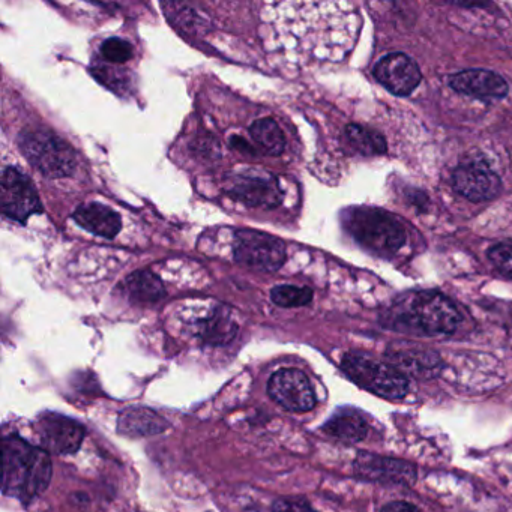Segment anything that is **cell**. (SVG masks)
Instances as JSON below:
<instances>
[{
  "mask_svg": "<svg viewBox=\"0 0 512 512\" xmlns=\"http://www.w3.org/2000/svg\"><path fill=\"white\" fill-rule=\"evenodd\" d=\"M272 512H316L313 506L299 497H284L272 506Z\"/></svg>",
  "mask_w": 512,
  "mask_h": 512,
  "instance_id": "4316f807",
  "label": "cell"
},
{
  "mask_svg": "<svg viewBox=\"0 0 512 512\" xmlns=\"http://www.w3.org/2000/svg\"><path fill=\"white\" fill-rule=\"evenodd\" d=\"M233 257L254 271L275 272L286 262V245L268 233L242 229L235 235Z\"/></svg>",
  "mask_w": 512,
  "mask_h": 512,
  "instance_id": "52a82bcc",
  "label": "cell"
},
{
  "mask_svg": "<svg viewBox=\"0 0 512 512\" xmlns=\"http://www.w3.org/2000/svg\"><path fill=\"white\" fill-rule=\"evenodd\" d=\"M52 479V461L43 448L32 446L17 436L4 439L5 496L31 502L44 493Z\"/></svg>",
  "mask_w": 512,
  "mask_h": 512,
  "instance_id": "3957f363",
  "label": "cell"
},
{
  "mask_svg": "<svg viewBox=\"0 0 512 512\" xmlns=\"http://www.w3.org/2000/svg\"><path fill=\"white\" fill-rule=\"evenodd\" d=\"M346 137L349 139L350 145L365 157H377V155H383L388 151L385 137L377 131L362 127V125H347Z\"/></svg>",
  "mask_w": 512,
  "mask_h": 512,
  "instance_id": "603a6c76",
  "label": "cell"
},
{
  "mask_svg": "<svg viewBox=\"0 0 512 512\" xmlns=\"http://www.w3.org/2000/svg\"><path fill=\"white\" fill-rule=\"evenodd\" d=\"M85 433L82 424L58 413H46L35 425V434L41 448L53 454H73L79 451Z\"/></svg>",
  "mask_w": 512,
  "mask_h": 512,
  "instance_id": "30bf717a",
  "label": "cell"
},
{
  "mask_svg": "<svg viewBox=\"0 0 512 512\" xmlns=\"http://www.w3.org/2000/svg\"><path fill=\"white\" fill-rule=\"evenodd\" d=\"M449 86L458 94L481 101L502 100L508 95L509 86L500 74L488 70H466L452 74Z\"/></svg>",
  "mask_w": 512,
  "mask_h": 512,
  "instance_id": "9a60e30c",
  "label": "cell"
},
{
  "mask_svg": "<svg viewBox=\"0 0 512 512\" xmlns=\"http://www.w3.org/2000/svg\"><path fill=\"white\" fill-rule=\"evenodd\" d=\"M380 512H421L409 502H391L383 506Z\"/></svg>",
  "mask_w": 512,
  "mask_h": 512,
  "instance_id": "83f0119b",
  "label": "cell"
},
{
  "mask_svg": "<svg viewBox=\"0 0 512 512\" xmlns=\"http://www.w3.org/2000/svg\"><path fill=\"white\" fill-rule=\"evenodd\" d=\"M238 325L226 308L220 307L214 313L197 323V334L208 344H226L235 338Z\"/></svg>",
  "mask_w": 512,
  "mask_h": 512,
  "instance_id": "d6986e66",
  "label": "cell"
},
{
  "mask_svg": "<svg viewBox=\"0 0 512 512\" xmlns=\"http://www.w3.org/2000/svg\"><path fill=\"white\" fill-rule=\"evenodd\" d=\"M377 82L397 97H409L422 80L418 64L404 53H391L374 67Z\"/></svg>",
  "mask_w": 512,
  "mask_h": 512,
  "instance_id": "4fadbf2b",
  "label": "cell"
},
{
  "mask_svg": "<svg viewBox=\"0 0 512 512\" xmlns=\"http://www.w3.org/2000/svg\"><path fill=\"white\" fill-rule=\"evenodd\" d=\"M101 55L112 64H125L133 58V46L121 38H109L101 46Z\"/></svg>",
  "mask_w": 512,
  "mask_h": 512,
  "instance_id": "d4e9b609",
  "label": "cell"
},
{
  "mask_svg": "<svg viewBox=\"0 0 512 512\" xmlns=\"http://www.w3.org/2000/svg\"><path fill=\"white\" fill-rule=\"evenodd\" d=\"M229 194L233 199L254 208H275L283 200L277 179L268 172L247 170L232 179Z\"/></svg>",
  "mask_w": 512,
  "mask_h": 512,
  "instance_id": "8fae6325",
  "label": "cell"
},
{
  "mask_svg": "<svg viewBox=\"0 0 512 512\" xmlns=\"http://www.w3.org/2000/svg\"><path fill=\"white\" fill-rule=\"evenodd\" d=\"M127 292L131 298L142 302H157L166 295L163 283L151 271H137L127 278Z\"/></svg>",
  "mask_w": 512,
  "mask_h": 512,
  "instance_id": "7402d4cb",
  "label": "cell"
},
{
  "mask_svg": "<svg viewBox=\"0 0 512 512\" xmlns=\"http://www.w3.org/2000/svg\"><path fill=\"white\" fill-rule=\"evenodd\" d=\"M452 187L469 202L481 203L499 196L502 181L490 167L475 161L461 164L452 172Z\"/></svg>",
  "mask_w": 512,
  "mask_h": 512,
  "instance_id": "7c38bea8",
  "label": "cell"
},
{
  "mask_svg": "<svg viewBox=\"0 0 512 512\" xmlns=\"http://www.w3.org/2000/svg\"><path fill=\"white\" fill-rule=\"evenodd\" d=\"M268 394L289 412H310L316 406V394L310 379L304 371L296 368H284L272 374Z\"/></svg>",
  "mask_w": 512,
  "mask_h": 512,
  "instance_id": "9c48e42d",
  "label": "cell"
},
{
  "mask_svg": "<svg viewBox=\"0 0 512 512\" xmlns=\"http://www.w3.org/2000/svg\"><path fill=\"white\" fill-rule=\"evenodd\" d=\"M343 226L371 254L392 257L406 242V229L395 215L371 206H356L343 212Z\"/></svg>",
  "mask_w": 512,
  "mask_h": 512,
  "instance_id": "277c9868",
  "label": "cell"
},
{
  "mask_svg": "<svg viewBox=\"0 0 512 512\" xmlns=\"http://www.w3.org/2000/svg\"><path fill=\"white\" fill-rule=\"evenodd\" d=\"M388 316L392 329L419 337L451 335L461 322L454 302L437 290L406 293L392 305Z\"/></svg>",
  "mask_w": 512,
  "mask_h": 512,
  "instance_id": "7a4b0ae2",
  "label": "cell"
},
{
  "mask_svg": "<svg viewBox=\"0 0 512 512\" xmlns=\"http://www.w3.org/2000/svg\"><path fill=\"white\" fill-rule=\"evenodd\" d=\"M232 142L238 143V145H233V146H235L236 149H239V151L253 152V149H251L250 146H248V143L245 142L244 139H239V137H233Z\"/></svg>",
  "mask_w": 512,
  "mask_h": 512,
  "instance_id": "f1b7e54d",
  "label": "cell"
},
{
  "mask_svg": "<svg viewBox=\"0 0 512 512\" xmlns=\"http://www.w3.org/2000/svg\"><path fill=\"white\" fill-rule=\"evenodd\" d=\"M323 430L341 442L358 443L367 437L368 424L356 410H341L323 425Z\"/></svg>",
  "mask_w": 512,
  "mask_h": 512,
  "instance_id": "ac0fdd59",
  "label": "cell"
},
{
  "mask_svg": "<svg viewBox=\"0 0 512 512\" xmlns=\"http://www.w3.org/2000/svg\"><path fill=\"white\" fill-rule=\"evenodd\" d=\"M272 23L289 49L319 59L344 58L356 41L358 14L347 4L271 5Z\"/></svg>",
  "mask_w": 512,
  "mask_h": 512,
  "instance_id": "6da1fadb",
  "label": "cell"
},
{
  "mask_svg": "<svg viewBox=\"0 0 512 512\" xmlns=\"http://www.w3.org/2000/svg\"><path fill=\"white\" fill-rule=\"evenodd\" d=\"M487 256L500 274L512 280V241H503L493 245L488 250Z\"/></svg>",
  "mask_w": 512,
  "mask_h": 512,
  "instance_id": "484cf974",
  "label": "cell"
},
{
  "mask_svg": "<svg viewBox=\"0 0 512 512\" xmlns=\"http://www.w3.org/2000/svg\"><path fill=\"white\" fill-rule=\"evenodd\" d=\"M73 220L83 229L101 238L113 239L121 232V215L101 203L82 205L74 211Z\"/></svg>",
  "mask_w": 512,
  "mask_h": 512,
  "instance_id": "2e32d148",
  "label": "cell"
},
{
  "mask_svg": "<svg viewBox=\"0 0 512 512\" xmlns=\"http://www.w3.org/2000/svg\"><path fill=\"white\" fill-rule=\"evenodd\" d=\"M169 424L158 413L145 407H130L119 415L118 430L125 436H155L167 430Z\"/></svg>",
  "mask_w": 512,
  "mask_h": 512,
  "instance_id": "e0dca14e",
  "label": "cell"
},
{
  "mask_svg": "<svg viewBox=\"0 0 512 512\" xmlns=\"http://www.w3.org/2000/svg\"><path fill=\"white\" fill-rule=\"evenodd\" d=\"M313 296V290L308 287L289 286V284H281L271 290L272 302L283 308L304 307L313 301Z\"/></svg>",
  "mask_w": 512,
  "mask_h": 512,
  "instance_id": "cb8c5ba5",
  "label": "cell"
},
{
  "mask_svg": "<svg viewBox=\"0 0 512 512\" xmlns=\"http://www.w3.org/2000/svg\"><path fill=\"white\" fill-rule=\"evenodd\" d=\"M19 146L29 163L47 178H67L76 169L74 149L50 131H23Z\"/></svg>",
  "mask_w": 512,
  "mask_h": 512,
  "instance_id": "8992f818",
  "label": "cell"
},
{
  "mask_svg": "<svg viewBox=\"0 0 512 512\" xmlns=\"http://www.w3.org/2000/svg\"><path fill=\"white\" fill-rule=\"evenodd\" d=\"M355 470L362 478L388 484L412 485L416 481V467L409 461L382 455L361 454L356 457Z\"/></svg>",
  "mask_w": 512,
  "mask_h": 512,
  "instance_id": "5bb4252c",
  "label": "cell"
},
{
  "mask_svg": "<svg viewBox=\"0 0 512 512\" xmlns=\"http://www.w3.org/2000/svg\"><path fill=\"white\" fill-rule=\"evenodd\" d=\"M341 370L356 385L386 400H401L409 392L406 374L368 353H346L341 359Z\"/></svg>",
  "mask_w": 512,
  "mask_h": 512,
  "instance_id": "5b68a950",
  "label": "cell"
},
{
  "mask_svg": "<svg viewBox=\"0 0 512 512\" xmlns=\"http://www.w3.org/2000/svg\"><path fill=\"white\" fill-rule=\"evenodd\" d=\"M395 368L401 373L421 374V376L430 377L439 371V358L434 353L424 352V350H401L394 353Z\"/></svg>",
  "mask_w": 512,
  "mask_h": 512,
  "instance_id": "ffe728a7",
  "label": "cell"
},
{
  "mask_svg": "<svg viewBox=\"0 0 512 512\" xmlns=\"http://www.w3.org/2000/svg\"><path fill=\"white\" fill-rule=\"evenodd\" d=\"M0 203L5 217L25 224L29 217L43 211L40 196L28 176L16 167H7L0 182Z\"/></svg>",
  "mask_w": 512,
  "mask_h": 512,
  "instance_id": "ba28073f",
  "label": "cell"
},
{
  "mask_svg": "<svg viewBox=\"0 0 512 512\" xmlns=\"http://www.w3.org/2000/svg\"><path fill=\"white\" fill-rule=\"evenodd\" d=\"M254 142L272 157H278L286 149V137L280 125L272 118L259 119L250 128Z\"/></svg>",
  "mask_w": 512,
  "mask_h": 512,
  "instance_id": "44dd1931",
  "label": "cell"
}]
</instances>
